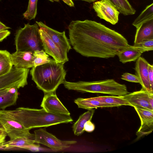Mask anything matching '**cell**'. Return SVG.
<instances>
[{
    "mask_svg": "<svg viewBox=\"0 0 153 153\" xmlns=\"http://www.w3.org/2000/svg\"><path fill=\"white\" fill-rule=\"evenodd\" d=\"M18 89L11 88L0 96V109L4 110L7 107L15 105L18 98Z\"/></svg>",
    "mask_w": 153,
    "mask_h": 153,
    "instance_id": "cell-19",
    "label": "cell"
},
{
    "mask_svg": "<svg viewBox=\"0 0 153 153\" xmlns=\"http://www.w3.org/2000/svg\"><path fill=\"white\" fill-rule=\"evenodd\" d=\"M92 98L100 102L109 105L112 107L122 105L132 106V105L121 96H101Z\"/></svg>",
    "mask_w": 153,
    "mask_h": 153,
    "instance_id": "cell-23",
    "label": "cell"
},
{
    "mask_svg": "<svg viewBox=\"0 0 153 153\" xmlns=\"http://www.w3.org/2000/svg\"><path fill=\"white\" fill-rule=\"evenodd\" d=\"M68 30L70 44L85 57L113 58L129 45L121 34L94 21H72Z\"/></svg>",
    "mask_w": 153,
    "mask_h": 153,
    "instance_id": "cell-1",
    "label": "cell"
},
{
    "mask_svg": "<svg viewBox=\"0 0 153 153\" xmlns=\"http://www.w3.org/2000/svg\"><path fill=\"white\" fill-rule=\"evenodd\" d=\"M34 66L45 64L55 61L49 57L43 49L36 50L33 53Z\"/></svg>",
    "mask_w": 153,
    "mask_h": 153,
    "instance_id": "cell-26",
    "label": "cell"
},
{
    "mask_svg": "<svg viewBox=\"0 0 153 153\" xmlns=\"http://www.w3.org/2000/svg\"><path fill=\"white\" fill-rule=\"evenodd\" d=\"M41 107L49 113L60 115L70 114L57 96L56 91L44 93Z\"/></svg>",
    "mask_w": 153,
    "mask_h": 153,
    "instance_id": "cell-11",
    "label": "cell"
},
{
    "mask_svg": "<svg viewBox=\"0 0 153 153\" xmlns=\"http://www.w3.org/2000/svg\"><path fill=\"white\" fill-rule=\"evenodd\" d=\"M153 19V3L148 5L135 19L132 25L138 27L144 22Z\"/></svg>",
    "mask_w": 153,
    "mask_h": 153,
    "instance_id": "cell-25",
    "label": "cell"
},
{
    "mask_svg": "<svg viewBox=\"0 0 153 153\" xmlns=\"http://www.w3.org/2000/svg\"><path fill=\"white\" fill-rule=\"evenodd\" d=\"M50 1L52 2H54V1L59 2V0H49Z\"/></svg>",
    "mask_w": 153,
    "mask_h": 153,
    "instance_id": "cell-41",
    "label": "cell"
},
{
    "mask_svg": "<svg viewBox=\"0 0 153 153\" xmlns=\"http://www.w3.org/2000/svg\"><path fill=\"white\" fill-rule=\"evenodd\" d=\"M121 8L122 14L124 16L134 14L136 10L130 4L128 0H117Z\"/></svg>",
    "mask_w": 153,
    "mask_h": 153,
    "instance_id": "cell-28",
    "label": "cell"
},
{
    "mask_svg": "<svg viewBox=\"0 0 153 153\" xmlns=\"http://www.w3.org/2000/svg\"><path fill=\"white\" fill-rule=\"evenodd\" d=\"M11 88H7L0 90V96L7 92Z\"/></svg>",
    "mask_w": 153,
    "mask_h": 153,
    "instance_id": "cell-38",
    "label": "cell"
},
{
    "mask_svg": "<svg viewBox=\"0 0 153 153\" xmlns=\"http://www.w3.org/2000/svg\"><path fill=\"white\" fill-rule=\"evenodd\" d=\"M153 49L141 46L129 45L122 50L118 53L120 62L123 63L135 61L144 52Z\"/></svg>",
    "mask_w": 153,
    "mask_h": 153,
    "instance_id": "cell-16",
    "label": "cell"
},
{
    "mask_svg": "<svg viewBox=\"0 0 153 153\" xmlns=\"http://www.w3.org/2000/svg\"><path fill=\"white\" fill-rule=\"evenodd\" d=\"M39 29L36 22L33 25L29 23L25 24L23 28L19 29L15 38L16 51L33 53L36 50L43 49Z\"/></svg>",
    "mask_w": 153,
    "mask_h": 153,
    "instance_id": "cell-5",
    "label": "cell"
},
{
    "mask_svg": "<svg viewBox=\"0 0 153 153\" xmlns=\"http://www.w3.org/2000/svg\"><path fill=\"white\" fill-rule=\"evenodd\" d=\"M65 3L70 7L74 6V4L72 0H62Z\"/></svg>",
    "mask_w": 153,
    "mask_h": 153,
    "instance_id": "cell-36",
    "label": "cell"
},
{
    "mask_svg": "<svg viewBox=\"0 0 153 153\" xmlns=\"http://www.w3.org/2000/svg\"><path fill=\"white\" fill-rule=\"evenodd\" d=\"M134 46H138L143 42L153 39V19L143 23L136 28Z\"/></svg>",
    "mask_w": 153,
    "mask_h": 153,
    "instance_id": "cell-18",
    "label": "cell"
},
{
    "mask_svg": "<svg viewBox=\"0 0 153 153\" xmlns=\"http://www.w3.org/2000/svg\"><path fill=\"white\" fill-rule=\"evenodd\" d=\"M149 64L144 58L140 56L137 60L134 69L136 75L140 80L142 88L150 93H153L149 78Z\"/></svg>",
    "mask_w": 153,
    "mask_h": 153,
    "instance_id": "cell-15",
    "label": "cell"
},
{
    "mask_svg": "<svg viewBox=\"0 0 153 153\" xmlns=\"http://www.w3.org/2000/svg\"><path fill=\"white\" fill-rule=\"evenodd\" d=\"M39 27L42 28L48 35L54 43L66 53L71 49L69 40L65 32H59L47 26L41 22H36Z\"/></svg>",
    "mask_w": 153,
    "mask_h": 153,
    "instance_id": "cell-13",
    "label": "cell"
},
{
    "mask_svg": "<svg viewBox=\"0 0 153 153\" xmlns=\"http://www.w3.org/2000/svg\"><path fill=\"white\" fill-rule=\"evenodd\" d=\"M64 64L55 60L33 66L30 71L32 79L44 93L56 91L65 80L66 72Z\"/></svg>",
    "mask_w": 153,
    "mask_h": 153,
    "instance_id": "cell-3",
    "label": "cell"
},
{
    "mask_svg": "<svg viewBox=\"0 0 153 153\" xmlns=\"http://www.w3.org/2000/svg\"><path fill=\"white\" fill-rule=\"evenodd\" d=\"M0 123L10 140L25 137L34 138V134L30 133V130L25 128L19 122L0 111Z\"/></svg>",
    "mask_w": 153,
    "mask_h": 153,
    "instance_id": "cell-8",
    "label": "cell"
},
{
    "mask_svg": "<svg viewBox=\"0 0 153 153\" xmlns=\"http://www.w3.org/2000/svg\"><path fill=\"white\" fill-rule=\"evenodd\" d=\"M39 32L45 52L51 56L57 62L64 64L68 62L69 59L67 53L63 52L54 43L42 28L39 27Z\"/></svg>",
    "mask_w": 153,
    "mask_h": 153,
    "instance_id": "cell-10",
    "label": "cell"
},
{
    "mask_svg": "<svg viewBox=\"0 0 153 153\" xmlns=\"http://www.w3.org/2000/svg\"><path fill=\"white\" fill-rule=\"evenodd\" d=\"M93 7L100 19L113 25L118 22L120 13L109 0H100L94 2Z\"/></svg>",
    "mask_w": 153,
    "mask_h": 153,
    "instance_id": "cell-9",
    "label": "cell"
},
{
    "mask_svg": "<svg viewBox=\"0 0 153 153\" xmlns=\"http://www.w3.org/2000/svg\"><path fill=\"white\" fill-rule=\"evenodd\" d=\"M110 2L122 14V10L120 4L117 0H109Z\"/></svg>",
    "mask_w": 153,
    "mask_h": 153,
    "instance_id": "cell-34",
    "label": "cell"
},
{
    "mask_svg": "<svg viewBox=\"0 0 153 153\" xmlns=\"http://www.w3.org/2000/svg\"><path fill=\"white\" fill-rule=\"evenodd\" d=\"M63 84L65 87L69 90L83 92L121 96L129 93L125 85L119 83L113 79L91 82L79 81L75 82L65 80Z\"/></svg>",
    "mask_w": 153,
    "mask_h": 153,
    "instance_id": "cell-4",
    "label": "cell"
},
{
    "mask_svg": "<svg viewBox=\"0 0 153 153\" xmlns=\"http://www.w3.org/2000/svg\"><path fill=\"white\" fill-rule=\"evenodd\" d=\"M7 136V134H5L0 136V145L5 141Z\"/></svg>",
    "mask_w": 153,
    "mask_h": 153,
    "instance_id": "cell-37",
    "label": "cell"
},
{
    "mask_svg": "<svg viewBox=\"0 0 153 153\" xmlns=\"http://www.w3.org/2000/svg\"><path fill=\"white\" fill-rule=\"evenodd\" d=\"M153 93H150L143 88L139 91L129 93L122 96L133 107L148 109L153 111V107L150 104L149 100Z\"/></svg>",
    "mask_w": 153,
    "mask_h": 153,
    "instance_id": "cell-14",
    "label": "cell"
},
{
    "mask_svg": "<svg viewBox=\"0 0 153 153\" xmlns=\"http://www.w3.org/2000/svg\"><path fill=\"white\" fill-rule=\"evenodd\" d=\"M35 143L45 145L54 151H59L70 147L76 143L75 140H62L48 132L45 128H40L34 131Z\"/></svg>",
    "mask_w": 153,
    "mask_h": 153,
    "instance_id": "cell-6",
    "label": "cell"
},
{
    "mask_svg": "<svg viewBox=\"0 0 153 153\" xmlns=\"http://www.w3.org/2000/svg\"><path fill=\"white\" fill-rule=\"evenodd\" d=\"M148 74L151 87L153 91V66L149 63L148 65Z\"/></svg>",
    "mask_w": 153,
    "mask_h": 153,
    "instance_id": "cell-31",
    "label": "cell"
},
{
    "mask_svg": "<svg viewBox=\"0 0 153 153\" xmlns=\"http://www.w3.org/2000/svg\"><path fill=\"white\" fill-rule=\"evenodd\" d=\"M34 143V140L28 137L19 138L3 143L0 145V149L8 150L15 148L19 149L21 146Z\"/></svg>",
    "mask_w": 153,
    "mask_h": 153,
    "instance_id": "cell-21",
    "label": "cell"
},
{
    "mask_svg": "<svg viewBox=\"0 0 153 153\" xmlns=\"http://www.w3.org/2000/svg\"><path fill=\"white\" fill-rule=\"evenodd\" d=\"M6 134L3 128H0V136Z\"/></svg>",
    "mask_w": 153,
    "mask_h": 153,
    "instance_id": "cell-39",
    "label": "cell"
},
{
    "mask_svg": "<svg viewBox=\"0 0 153 153\" xmlns=\"http://www.w3.org/2000/svg\"><path fill=\"white\" fill-rule=\"evenodd\" d=\"M37 1L38 0H29L27 10L23 14L25 19L31 20L35 18L37 14Z\"/></svg>",
    "mask_w": 153,
    "mask_h": 153,
    "instance_id": "cell-27",
    "label": "cell"
},
{
    "mask_svg": "<svg viewBox=\"0 0 153 153\" xmlns=\"http://www.w3.org/2000/svg\"><path fill=\"white\" fill-rule=\"evenodd\" d=\"M29 69L17 68L13 66L8 73L0 76V90L12 88L18 89L27 84Z\"/></svg>",
    "mask_w": 153,
    "mask_h": 153,
    "instance_id": "cell-7",
    "label": "cell"
},
{
    "mask_svg": "<svg viewBox=\"0 0 153 153\" xmlns=\"http://www.w3.org/2000/svg\"><path fill=\"white\" fill-rule=\"evenodd\" d=\"M10 33V31L7 30L0 31V42L9 36Z\"/></svg>",
    "mask_w": 153,
    "mask_h": 153,
    "instance_id": "cell-33",
    "label": "cell"
},
{
    "mask_svg": "<svg viewBox=\"0 0 153 153\" xmlns=\"http://www.w3.org/2000/svg\"></svg>",
    "mask_w": 153,
    "mask_h": 153,
    "instance_id": "cell-44",
    "label": "cell"
},
{
    "mask_svg": "<svg viewBox=\"0 0 153 153\" xmlns=\"http://www.w3.org/2000/svg\"><path fill=\"white\" fill-rule=\"evenodd\" d=\"M74 101L79 108L87 110L98 108L112 107L111 105L100 102L92 97L87 98H78L75 99Z\"/></svg>",
    "mask_w": 153,
    "mask_h": 153,
    "instance_id": "cell-20",
    "label": "cell"
},
{
    "mask_svg": "<svg viewBox=\"0 0 153 153\" xmlns=\"http://www.w3.org/2000/svg\"><path fill=\"white\" fill-rule=\"evenodd\" d=\"M121 79L130 82L140 83V80L136 75L133 74L128 73H123L122 75Z\"/></svg>",
    "mask_w": 153,
    "mask_h": 153,
    "instance_id": "cell-29",
    "label": "cell"
},
{
    "mask_svg": "<svg viewBox=\"0 0 153 153\" xmlns=\"http://www.w3.org/2000/svg\"><path fill=\"white\" fill-rule=\"evenodd\" d=\"M94 112L95 110L93 109L88 110L79 117L72 127L73 131L75 135L79 136L84 132V124L88 121L91 120Z\"/></svg>",
    "mask_w": 153,
    "mask_h": 153,
    "instance_id": "cell-22",
    "label": "cell"
},
{
    "mask_svg": "<svg viewBox=\"0 0 153 153\" xmlns=\"http://www.w3.org/2000/svg\"><path fill=\"white\" fill-rule=\"evenodd\" d=\"M10 57L13 66L16 68L29 69L34 66L32 52L16 51Z\"/></svg>",
    "mask_w": 153,
    "mask_h": 153,
    "instance_id": "cell-17",
    "label": "cell"
},
{
    "mask_svg": "<svg viewBox=\"0 0 153 153\" xmlns=\"http://www.w3.org/2000/svg\"><path fill=\"white\" fill-rule=\"evenodd\" d=\"M0 111L20 123L29 130L36 128L46 127L73 121L70 115L57 114L48 112L43 108L36 109L24 107L13 110Z\"/></svg>",
    "mask_w": 153,
    "mask_h": 153,
    "instance_id": "cell-2",
    "label": "cell"
},
{
    "mask_svg": "<svg viewBox=\"0 0 153 153\" xmlns=\"http://www.w3.org/2000/svg\"><path fill=\"white\" fill-rule=\"evenodd\" d=\"M137 46H141L153 49V39L145 40Z\"/></svg>",
    "mask_w": 153,
    "mask_h": 153,
    "instance_id": "cell-32",
    "label": "cell"
},
{
    "mask_svg": "<svg viewBox=\"0 0 153 153\" xmlns=\"http://www.w3.org/2000/svg\"><path fill=\"white\" fill-rule=\"evenodd\" d=\"M139 116L140 126L137 131L136 140L151 133L153 129V111L146 109L134 107Z\"/></svg>",
    "mask_w": 153,
    "mask_h": 153,
    "instance_id": "cell-12",
    "label": "cell"
},
{
    "mask_svg": "<svg viewBox=\"0 0 153 153\" xmlns=\"http://www.w3.org/2000/svg\"><path fill=\"white\" fill-rule=\"evenodd\" d=\"M10 28V27L5 25L0 21V31L8 30Z\"/></svg>",
    "mask_w": 153,
    "mask_h": 153,
    "instance_id": "cell-35",
    "label": "cell"
},
{
    "mask_svg": "<svg viewBox=\"0 0 153 153\" xmlns=\"http://www.w3.org/2000/svg\"><path fill=\"white\" fill-rule=\"evenodd\" d=\"M3 128L1 125L0 123V128Z\"/></svg>",
    "mask_w": 153,
    "mask_h": 153,
    "instance_id": "cell-42",
    "label": "cell"
},
{
    "mask_svg": "<svg viewBox=\"0 0 153 153\" xmlns=\"http://www.w3.org/2000/svg\"><path fill=\"white\" fill-rule=\"evenodd\" d=\"M10 55L6 50H0V76L8 73L13 68Z\"/></svg>",
    "mask_w": 153,
    "mask_h": 153,
    "instance_id": "cell-24",
    "label": "cell"
},
{
    "mask_svg": "<svg viewBox=\"0 0 153 153\" xmlns=\"http://www.w3.org/2000/svg\"><path fill=\"white\" fill-rule=\"evenodd\" d=\"M1 0H0V1H1Z\"/></svg>",
    "mask_w": 153,
    "mask_h": 153,
    "instance_id": "cell-43",
    "label": "cell"
},
{
    "mask_svg": "<svg viewBox=\"0 0 153 153\" xmlns=\"http://www.w3.org/2000/svg\"><path fill=\"white\" fill-rule=\"evenodd\" d=\"M74 0V1H77V0H80V1H84L86 2H87L88 3H91V2H94L96 1L100 0Z\"/></svg>",
    "mask_w": 153,
    "mask_h": 153,
    "instance_id": "cell-40",
    "label": "cell"
},
{
    "mask_svg": "<svg viewBox=\"0 0 153 153\" xmlns=\"http://www.w3.org/2000/svg\"><path fill=\"white\" fill-rule=\"evenodd\" d=\"M91 121H88L85 123L84 127V131L91 132L94 130L95 128V125Z\"/></svg>",
    "mask_w": 153,
    "mask_h": 153,
    "instance_id": "cell-30",
    "label": "cell"
}]
</instances>
